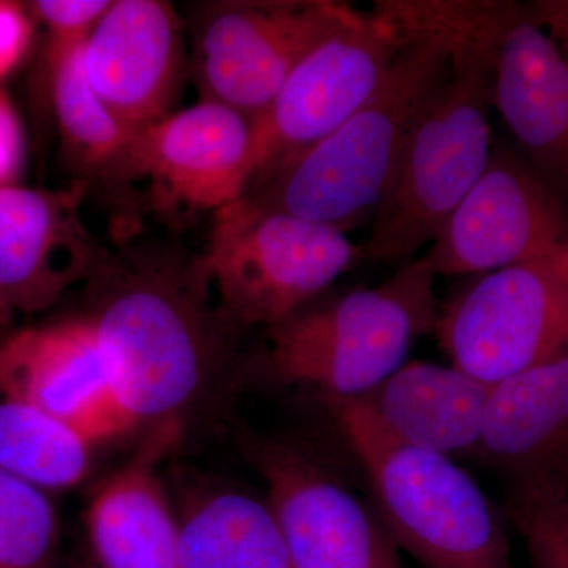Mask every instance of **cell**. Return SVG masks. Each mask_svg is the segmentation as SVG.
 <instances>
[{
    "label": "cell",
    "mask_w": 568,
    "mask_h": 568,
    "mask_svg": "<svg viewBox=\"0 0 568 568\" xmlns=\"http://www.w3.org/2000/svg\"><path fill=\"white\" fill-rule=\"evenodd\" d=\"M357 10L331 0H234L205 7L193 73L203 100L260 118L291 73Z\"/></svg>",
    "instance_id": "ba28073f"
},
{
    "label": "cell",
    "mask_w": 568,
    "mask_h": 568,
    "mask_svg": "<svg viewBox=\"0 0 568 568\" xmlns=\"http://www.w3.org/2000/svg\"><path fill=\"white\" fill-rule=\"evenodd\" d=\"M183 65L182 21L162 0H112L84 44L89 84L134 133L171 114Z\"/></svg>",
    "instance_id": "9a60e30c"
},
{
    "label": "cell",
    "mask_w": 568,
    "mask_h": 568,
    "mask_svg": "<svg viewBox=\"0 0 568 568\" xmlns=\"http://www.w3.org/2000/svg\"><path fill=\"white\" fill-rule=\"evenodd\" d=\"M454 0H379L375 9L403 37L383 84L335 132L244 194L253 203L353 230L381 203L414 119L450 62Z\"/></svg>",
    "instance_id": "7a4b0ae2"
},
{
    "label": "cell",
    "mask_w": 568,
    "mask_h": 568,
    "mask_svg": "<svg viewBox=\"0 0 568 568\" xmlns=\"http://www.w3.org/2000/svg\"><path fill=\"white\" fill-rule=\"evenodd\" d=\"M493 387L452 364L416 361L357 399L407 444L452 459H480Z\"/></svg>",
    "instance_id": "d6986e66"
},
{
    "label": "cell",
    "mask_w": 568,
    "mask_h": 568,
    "mask_svg": "<svg viewBox=\"0 0 568 568\" xmlns=\"http://www.w3.org/2000/svg\"><path fill=\"white\" fill-rule=\"evenodd\" d=\"M93 443L77 426L0 395V469L48 491L77 487L92 465Z\"/></svg>",
    "instance_id": "7402d4cb"
},
{
    "label": "cell",
    "mask_w": 568,
    "mask_h": 568,
    "mask_svg": "<svg viewBox=\"0 0 568 568\" xmlns=\"http://www.w3.org/2000/svg\"><path fill=\"white\" fill-rule=\"evenodd\" d=\"M84 44L48 62L63 151L82 173L121 185L136 134L99 99L84 70Z\"/></svg>",
    "instance_id": "44dd1931"
},
{
    "label": "cell",
    "mask_w": 568,
    "mask_h": 568,
    "mask_svg": "<svg viewBox=\"0 0 568 568\" xmlns=\"http://www.w3.org/2000/svg\"><path fill=\"white\" fill-rule=\"evenodd\" d=\"M24 159L20 118L9 97L0 89V186L17 183Z\"/></svg>",
    "instance_id": "4316f807"
},
{
    "label": "cell",
    "mask_w": 568,
    "mask_h": 568,
    "mask_svg": "<svg viewBox=\"0 0 568 568\" xmlns=\"http://www.w3.org/2000/svg\"><path fill=\"white\" fill-rule=\"evenodd\" d=\"M480 462L507 499L568 496V354L493 387Z\"/></svg>",
    "instance_id": "2e32d148"
},
{
    "label": "cell",
    "mask_w": 568,
    "mask_h": 568,
    "mask_svg": "<svg viewBox=\"0 0 568 568\" xmlns=\"http://www.w3.org/2000/svg\"><path fill=\"white\" fill-rule=\"evenodd\" d=\"M182 568H294L267 499L219 489L179 519Z\"/></svg>",
    "instance_id": "ffe728a7"
},
{
    "label": "cell",
    "mask_w": 568,
    "mask_h": 568,
    "mask_svg": "<svg viewBox=\"0 0 568 568\" xmlns=\"http://www.w3.org/2000/svg\"><path fill=\"white\" fill-rule=\"evenodd\" d=\"M89 185L0 186V325L39 315L88 282L102 248L82 220Z\"/></svg>",
    "instance_id": "4fadbf2b"
},
{
    "label": "cell",
    "mask_w": 568,
    "mask_h": 568,
    "mask_svg": "<svg viewBox=\"0 0 568 568\" xmlns=\"http://www.w3.org/2000/svg\"><path fill=\"white\" fill-rule=\"evenodd\" d=\"M244 450L265 481L294 568H405L373 503L312 452L253 435Z\"/></svg>",
    "instance_id": "30bf717a"
},
{
    "label": "cell",
    "mask_w": 568,
    "mask_h": 568,
    "mask_svg": "<svg viewBox=\"0 0 568 568\" xmlns=\"http://www.w3.org/2000/svg\"><path fill=\"white\" fill-rule=\"evenodd\" d=\"M111 0H36L28 10L48 32L47 63L88 41Z\"/></svg>",
    "instance_id": "d4e9b609"
},
{
    "label": "cell",
    "mask_w": 568,
    "mask_h": 568,
    "mask_svg": "<svg viewBox=\"0 0 568 568\" xmlns=\"http://www.w3.org/2000/svg\"><path fill=\"white\" fill-rule=\"evenodd\" d=\"M253 173L252 119L201 100L136 134L123 183L148 181L160 215L215 213L248 192Z\"/></svg>",
    "instance_id": "7c38bea8"
},
{
    "label": "cell",
    "mask_w": 568,
    "mask_h": 568,
    "mask_svg": "<svg viewBox=\"0 0 568 568\" xmlns=\"http://www.w3.org/2000/svg\"><path fill=\"white\" fill-rule=\"evenodd\" d=\"M403 47L398 28L373 9L357 14L298 63L253 121L250 189L343 125L373 95ZM248 189V190H250Z\"/></svg>",
    "instance_id": "9c48e42d"
},
{
    "label": "cell",
    "mask_w": 568,
    "mask_h": 568,
    "mask_svg": "<svg viewBox=\"0 0 568 568\" xmlns=\"http://www.w3.org/2000/svg\"><path fill=\"white\" fill-rule=\"evenodd\" d=\"M444 353L497 386L568 354V248L478 276L440 310Z\"/></svg>",
    "instance_id": "52a82bcc"
},
{
    "label": "cell",
    "mask_w": 568,
    "mask_h": 568,
    "mask_svg": "<svg viewBox=\"0 0 568 568\" xmlns=\"http://www.w3.org/2000/svg\"><path fill=\"white\" fill-rule=\"evenodd\" d=\"M58 547L47 491L0 469V568H55Z\"/></svg>",
    "instance_id": "603a6c76"
},
{
    "label": "cell",
    "mask_w": 568,
    "mask_h": 568,
    "mask_svg": "<svg viewBox=\"0 0 568 568\" xmlns=\"http://www.w3.org/2000/svg\"><path fill=\"white\" fill-rule=\"evenodd\" d=\"M506 514L536 568H568V496L507 499Z\"/></svg>",
    "instance_id": "cb8c5ba5"
},
{
    "label": "cell",
    "mask_w": 568,
    "mask_h": 568,
    "mask_svg": "<svg viewBox=\"0 0 568 568\" xmlns=\"http://www.w3.org/2000/svg\"><path fill=\"white\" fill-rule=\"evenodd\" d=\"M534 9L545 31L555 40L568 62V0L534 2Z\"/></svg>",
    "instance_id": "83f0119b"
},
{
    "label": "cell",
    "mask_w": 568,
    "mask_h": 568,
    "mask_svg": "<svg viewBox=\"0 0 568 568\" xmlns=\"http://www.w3.org/2000/svg\"><path fill=\"white\" fill-rule=\"evenodd\" d=\"M201 256L220 316L242 332L301 312L357 263L361 250L334 226L242 196L213 213Z\"/></svg>",
    "instance_id": "8992f818"
},
{
    "label": "cell",
    "mask_w": 568,
    "mask_h": 568,
    "mask_svg": "<svg viewBox=\"0 0 568 568\" xmlns=\"http://www.w3.org/2000/svg\"><path fill=\"white\" fill-rule=\"evenodd\" d=\"M432 245L436 275H484L562 253L568 219L544 178L497 148Z\"/></svg>",
    "instance_id": "8fae6325"
},
{
    "label": "cell",
    "mask_w": 568,
    "mask_h": 568,
    "mask_svg": "<svg viewBox=\"0 0 568 568\" xmlns=\"http://www.w3.org/2000/svg\"><path fill=\"white\" fill-rule=\"evenodd\" d=\"M398 547L420 568H517L503 517L455 459L396 437L361 399H324Z\"/></svg>",
    "instance_id": "277c9868"
},
{
    "label": "cell",
    "mask_w": 568,
    "mask_h": 568,
    "mask_svg": "<svg viewBox=\"0 0 568 568\" xmlns=\"http://www.w3.org/2000/svg\"><path fill=\"white\" fill-rule=\"evenodd\" d=\"M495 108L537 173L568 185V62L534 3H519L499 41Z\"/></svg>",
    "instance_id": "e0dca14e"
},
{
    "label": "cell",
    "mask_w": 568,
    "mask_h": 568,
    "mask_svg": "<svg viewBox=\"0 0 568 568\" xmlns=\"http://www.w3.org/2000/svg\"><path fill=\"white\" fill-rule=\"evenodd\" d=\"M518 9V2L478 0L458 14L446 74L414 119L373 215L368 260L414 261L484 174L493 152L497 48Z\"/></svg>",
    "instance_id": "3957f363"
},
{
    "label": "cell",
    "mask_w": 568,
    "mask_h": 568,
    "mask_svg": "<svg viewBox=\"0 0 568 568\" xmlns=\"http://www.w3.org/2000/svg\"><path fill=\"white\" fill-rule=\"evenodd\" d=\"M436 272L426 257L403 265L372 290L305 306L268 328L265 372L323 399L361 398L406 364L422 335L435 331Z\"/></svg>",
    "instance_id": "5b68a950"
},
{
    "label": "cell",
    "mask_w": 568,
    "mask_h": 568,
    "mask_svg": "<svg viewBox=\"0 0 568 568\" xmlns=\"http://www.w3.org/2000/svg\"><path fill=\"white\" fill-rule=\"evenodd\" d=\"M31 41L32 17L28 7L0 0V81L20 65Z\"/></svg>",
    "instance_id": "484cf974"
},
{
    "label": "cell",
    "mask_w": 568,
    "mask_h": 568,
    "mask_svg": "<svg viewBox=\"0 0 568 568\" xmlns=\"http://www.w3.org/2000/svg\"><path fill=\"white\" fill-rule=\"evenodd\" d=\"M92 324L111 390L132 428L181 422L230 353L203 256L160 242L102 250L88 278Z\"/></svg>",
    "instance_id": "6da1fadb"
},
{
    "label": "cell",
    "mask_w": 568,
    "mask_h": 568,
    "mask_svg": "<svg viewBox=\"0 0 568 568\" xmlns=\"http://www.w3.org/2000/svg\"><path fill=\"white\" fill-rule=\"evenodd\" d=\"M179 436L181 422L156 426L140 454L93 495L85 530L100 568H182L179 519L156 474Z\"/></svg>",
    "instance_id": "ac0fdd59"
},
{
    "label": "cell",
    "mask_w": 568,
    "mask_h": 568,
    "mask_svg": "<svg viewBox=\"0 0 568 568\" xmlns=\"http://www.w3.org/2000/svg\"><path fill=\"white\" fill-rule=\"evenodd\" d=\"M111 387L84 316L20 328L0 343V395L70 422L93 444L132 429Z\"/></svg>",
    "instance_id": "5bb4252c"
}]
</instances>
